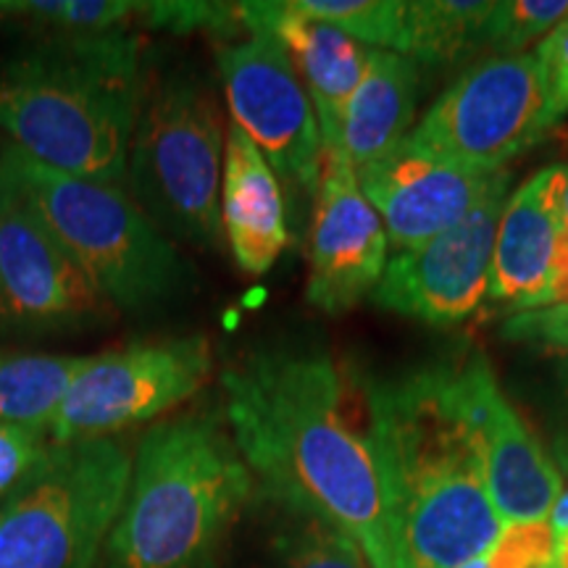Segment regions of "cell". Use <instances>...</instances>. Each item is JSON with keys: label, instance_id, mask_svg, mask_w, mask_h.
Here are the masks:
<instances>
[{"label": "cell", "instance_id": "1", "mask_svg": "<svg viewBox=\"0 0 568 568\" xmlns=\"http://www.w3.org/2000/svg\"><path fill=\"white\" fill-rule=\"evenodd\" d=\"M222 393L255 495L339 529L372 568H395L364 387L329 353L261 347L224 368Z\"/></svg>", "mask_w": 568, "mask_h": 568}, {"label": "cell", "instance_id": "2", "mask_svg": "<svg viewBox=\"0 0 568 568\" xmlns=\"http://www.w3.org/2000/svg\"><path fill=\"white\" fill-rule=\"evenodd\" d=\"M364 397L395 568L487 556L506 524L487 493L466 361L366 382Z\"/></svg>", "mask_w": 568, "mask_h": 568}, {"label": "cell", "instance_id": "3", "mask_svg": "<svg viewBox=\"0 0 568 568\" xmlns=\"http://www.w3.org/2000/svg\"><path fill=\"white\" fill-rule=\"evenodd\" d=\"M134 34H61L0 61V130L30 159L122 184L145 101Z\"/></svg>", "mask_w": 568, "mask_h": 568}, {"label": "cell", "instance_id": "4", "mask_svg": "<svg viewBox=\"0 0 568 568\" xmlns=\"http://www.w3.org/2000/svg\"><path fill=\"white\" fill-rule=\"evenodd\" d=\"M253 495L224 416L159 422L140 439L98 568H216Z\"/></svg>", "mask_w": 568, "mask_h": 568}, {"label": "cell", "instance_id": "5", "mask_svg": "<svg viewBox=\"0 0 568 568\" xmlns=\"http://www.w3.org/2000/svg\"><path fill=\"white\" fill-rule=\"evenodd\" d=\"M0 163L113 308L145 314L193 287V268L122 184L71 176L6 145Z\"/></svg>", "mask_w": 568, "mask_h": 568}, {"label": "cell", "instance_id": "6", "mask_svg": "<svg viewBox=\"0 0 568 568\" xmlns=\"http://www.w3.org/2000/svg\"><path fill=\"white\" fill-rule=\"evenodd\" d=\"M132 453L119 437L51 445L0 503V568H98Z\"/></svg>", "mask_w": 568, "mask_h": 568}, {"label": "cell", "instance_id": "7", "mask_svg": "<svg viewBox=\"0 0 568 568\" xmlns=\"http://www.w3.org/2000/svg\"><path fill=\"white\" fill-rule=\"evenodd\" d=\"M224 124L211 92L187 74L163 80L142 101L126 182L132 201L163 232L213 247L222 240Z\"/></svg>", "mask_w": 568, "mask_h": 568}, {"label": "cell", "instance_id": "8", "mask_svg": "<svg viewBox=\"0 0 568 568\" xmlns=\"http://www.w3.org/2000/svg\"><path fill=\"white\" fill-rule=\"evenodd\" d=\"M566 113L537 53L489 55L429 105L406 142L458 166L500 172Z\"/></svg>", "mask_w": 568, "mask_h": 568}, {"label": "cell", "instance_id": "9", "mask_svg": "<svg viewBox=\"0 0 568 568\" xmlns=\"http://www.w3.org/2000/svg\"><path fill=\"white\" fill-rule=\"evenodd\" d=\"M211 368V345L201 335L142 339L84 355L48 426V439L51 445L84 443L153 422L201 393Z\"/></svg>", "mask_w": 568, "mask_h": 568}, {"label": "cell", "instance_id": "10", "mask_svg": "<svg viewBox=\"0 0 568 568\" xmlns=\"http://www.w3.org/2000/svg\"><path fill=\"white\" fill-rule=\"evenodd\" d=\"M116 314L0 163V332L67 335Z\"/></svg>", "mask_w": 568, "mask_h": 568}, {"label": "cell", "instance_id": "11", "mask_svg": "<svg viewBox=\"0 0 568 568\" xmlns=\"http://www.w3.org/2000/svg\"><path fill=\"white\" fill-rule=\"evenodd\" d=\"M234 126L264 155L284 201L316 197L324 142L318 119L287 51L272 34L251 32L216 51Z\"/></svg>", "mask_w": 568, "mask_h": 568}, {"label": "cell", "instance_id": "12", "mask_svg": "<svg viewBox=\"0 0 568 568\" xmlns=\"http://www.w3.org/2000/svg\"><path fill=\"white\" fill-rule=\"evenodd\" d=\"M506 201L508 193L489 197L471 216L424 245L389 255L372 303L432 326L471 316L487 297L495 234Z\"/></svg>", "mask_w": 568, "mask_h": 568}, {"label": "cell", "instance_id": "13", "mask_svg": "<svg viewBox=\"0 0 568 568\" xmlns=\"http://www.w3.org/2000/svg\"><path fill=\"white\" fill-rule=\"evenodd\" d=\"M387 261L385 224L361 190L353 163L339 148H324L305 297L329 316L347 314L372 297Z\"/></svg>", "mask_w": 568, "mask_h": 568}, {"label": "cell", "instance_id": "14", "mask_svg": "<svg viewBox=\"0 0 568 568\" xmlns=\"http://www.w3.org/2000/svg\"><path fill=\"white\" fill-rule=\"evenodd\" d=\"M355 174L385 224L393 255L424 245L471 216L489 197L508 193L514 176L510 169L485 172L458 166L418 151L406 140Z\"/></svg>", "mask_w": 568, "mask_h": 568}, {"label": "cell", "instance_id": "15", "mask_svg": "<svg viewBox=\"0 0 568 568\" xmlns=\"http://www.w3.org/2000/svg\"><path fill=\"white\" fill-rule=\"evenodd\" d=\"M466 366L487 493L497 516L503 524L545 521L564 493V477L556 460L537 432L503 395L487 355L471 353Z\"/></svg>", "mask_w": 568, "mask_h": 568}, {"label": "cell", "instance_id": "16", "mask_svg": "<svg viewBox=\"0 0 568 568\" xmlns=\"http://www.w3.org/2000/svg\"><path fill=\"white\" fill-rule=\"evenodd\" d=\"M564 163L539 169L514 193L497 224L487 297L516 314L556 303V268L564 245L558 190Z\"/></svg>", "mask_w": 568, "mask_h": 568}, {"label": "cell", "instance_id": "17", "mask_svg": "<svg viewBox=\"0 0 568 568\" xmlns=\"http://www.w3.org/2000/svg\"><path fill=\"white\" fill-rule=\"evenodd\" d=\"M245 32H264L282 42L314 103L324 148H339L347 101L366 69L368 48L324 21L311 19L295 0L240 3Z\"/></svg>", "mask_w": 568, "mask_h": 568}, {"label": "cell", "instance_id": "18", "mask_svg": "<svg viewBox=\"0 0 568 568\" xmlns=\"http://www.w3.org/2000/svg\"><path fill=\"white\" fill-rule=\"evenodd\" d=\"M219 209L234 264L251 276L266 274L290 245L287 203L272 166L234 124L224 142Z\"/></svg>", "mask_w": 568, "mask_h": 568}, {"label": "cell", "instance_id": "19", "mask_svg": "<svg viewBox=\"0 0 568 568\" xmlns=\"http://www.w3.org/2000/svg\"><path fill=\"white\" fill-rule=\"evenodd\" d=\"M418 61L395 51L368 48L366 69L347 101L339 151L353 169L385 159L414 130L418 101Z\"/></svg>", "mask_w": 568, "mask_h": 568}, {"label": "cell", "instance_id": "20", "mask_svg": "<svg viewBox=\"0 0 568 568\" xmlns=\"http://www.w3.org/2000/svg\"><path fill=\"white\" fill-rule=\"evenodd\" d=\"M84 355L0 351V422L48 432Z\"/></svg>", "mask_w": 568, "mask_h": 568}, {"label": "cell", "instance_id": "21", "mask_svg": "<svg viewBox=\"0 0 568 568\" xmlns=\"http://www.w3.org/2000/svg\"><path fill=\"white\" fill-rule=\"evenodd\" d=\"M489 0H410L406 55L418 63L447 67L479 53Z\"/></svg>", "mask_w": 568, "mask_h": 568}, {"label": "cell", "instance_id": "22", "mask_svg": "<svg viewBox=\"0 0 568 568\" xmlns=\"http://www.w3.org/2000/svg\"><path fill=\"white\" fill-rule=\"evenodd\" d=\"M274 510L280 524L272 535V568H372L364 550L339 529L314 516Z\"/></svg>", "mask_w": 568, "mask_h": 568}, {"label": "cell", "instance_id": "23", "mask_svg": "<svg viewBox=\"0 0 568 568\" xmlns=\"http://www.w3.org/2000/svg\"><path fill=\"white\" fill-rule=\"evenodd\" d=\"M311 19L324 21L376 51L406 55L408 3L406 0H295Z\"/></svg>", "mask_w": 568, "mask_h": 568}, {"label": "cell", "instance_id": "24", "mask_svg": "<svg viewBox=\"0 0 568 568\" xmlns=\"http://www.w3.org/2000/svg\"><path fill=\"white\" fill-rule=\"evenodd\" d=\"M142 13L145 3L130 0H0V21H32L61 34L119 32Z\"/></svg>", "mask_w": 568, "mask_h": 568}, {"label": "cell", "instance_id": "25", "mask_svg": "<svg viewBox=\"0 0 568 568\" xmlns=\"http://www.w3.org/2000/svg\"><path fill=\"white\" fill-rule=\"evenodd\" d=\"M568 17V0H497L481 27L479 51L521 55L535 40H545Z\"/></svg>", "mask_w": 568, "mask_h": 568}, {"label": "cell", "instance_id": "26", "mask_svg": "<svg viewBox=\"0 0 568 568\" xmlns=\"http://www.w3.org/2000/svg\"><path fill=\"white\" fill-rule=\"evenodd\" d=\"M142 21L155 30H169L176 34L209 32L219 38H237L245 32L240 3H205V0H159L145 3Z\"/></svg>", "mask_w": 568, "mask_h": 568}, {"label": "cell", "instance_id": "27", "mask_svg": "<svg viewBox=\"0 0 568 568\" xmlns=\"http://www.w3.org/2000/svg\"><path fill=\"white\" fill-rule=\"evenodd\" d=\"M556 537L548 518L506 524L493 548L487 550V568H552Z\"/></svg>", "mask_w": 568, "mask_h": 568}, {"label": "cell", "instance_id": "28", "mask_svg": "<svg viewBox=\"0 0 568 568\" xmlns=\"http://www.w3.org/2000/svg\"><path fill=\"white\" fill-rule=\"evenodd\" d=\"M48 447V432L0 422V503L30 477L32 468L45 458Z\"/></svg>", "mask_w": 568, "mask_h": 568}, {"label": "cell", "instance_id": "29", "mask_svg": "<svg viewBox=\"0 0 568 568\" xmlns=\"http://www.w3.org/2000/svg\"><path fill=\"white\" fill-rule=\"evenodd\" d=\"M503 339L537 351L568 353V303H552L545 308L521 311L508 316L500 329Z\"/></svg>", "mask_w": 568, "mask_h": 568}, {"label": "cell", "instance_id": "30", "mask_svg": "<svg viewBox=\"0 0 568 568\" xmlns=\"http://www.w3.org/2000/svg\"><path fill=\"white\" fill-rule=\"evenodd\" d=\"M550 458L556 460L560 477L568 479V353L558 361L556 393L550 410Z\"/></svg>", "mask_w": 568, "mask_h": 568}, {"label": "cell", "instance_id": "31", "mask_svg": "<svg viewBox=\"0 0 568 568\" xmlns=\"http://www.w3.org/2000/svg\"><path fill=\"white\" fill-rule=\"evenodd\" d=\"M535 53L539 55V61L545 63L552 90H556L558 101L564 103V109L568 111V17L560 21L548 38L539 42Z\"/></svg>", "mask_w": 568, "mask_h": 568}, {"label": "cell", "instance_id": "32", "mask_svg": "<svg viewBox=\"0 0 568 568\" xmlns=\"http://www.w3.org/2000/svg\"><path fill=\"white\" fill-rule=\"evenodd\" d=\"M556 303H568V240H564L556 268Z\"/></svg>", "mask_w": 568, "mask_h": 568}, {"label": "cell", "instance_id": "33", "mask_svg": "<svg viewBox=\"0 0 568 568\" xmlns=\"http://www.w3.org/2000/svg\"><path fill=\"white\" fill-rule=\"evenodd\" d=\"M558 216H560V232L564 240H568V166L564 163V176H560V190H558Z\"/></svg>", "mask_w": 568, "mask_h": 568}, {"label": "cell", "instance_id": "34", "mask_svg": "<svg viewBox=\"0 0 568 568\" xmlns=\"http://www.w3.org/2000/svg\"><path fill=\"white\" fill-rule=\"evenodd\" d=\"M550 524H552V529H556V535L558 531L568 529V489L560 493L556 508H552V514H550Z\"/></svg>", "mask_w": 568, "mask_h": 568}, {"label": "cell", "instance_id": "35", "mask_svg": "<svg viewBox=\"0 0 568 568\" xmlns=\"http://www.w3.org/2000/svg\"><path fill=\"white\" fill-rule=\"evenodd\" d=\"M552 568H568V529L558 531L556 537V560H552Z\"/></svg>", "mask_w": 568, "mask_h": 568}, {"label": "cell", "instance_id": "36", "mask_svg": "<svg viewBox=\"0 0 568 568\" xmlns=\"http://www.w3.org/2000/svg\"><path fill=\"white\" fill-rule=\"evenodd\" d=\"M458 568H487V558H485V556H481V558H474V560H468V564L458 566Z\"/></svg>", "mask_w": 568, "mask_h": 568}]
</instances>
